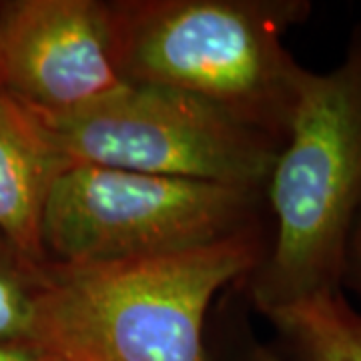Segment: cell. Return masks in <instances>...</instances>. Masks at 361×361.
I'll return each mask as SVG.
<instances>
[{"instance_id": "ba28073f", "label": "cell", "mask_w": 361, "mask_h": 361, "mask_svg": "<svg viewBox=\"0 0 361 361\" xmlns=\"http://www.w3.org/2000/svg\"><path fill=\"white\" fill-rule=\"evenodd\" d=\"M263 317L273 325L289 361H361V310L341 289Z\"/></svg>"}, {"instance_id": "5b68a950", "label": "cell", "mask_w": 361, "mask_h": 361, "mask_svg": "<svg viewBox=\"0 0 361 361\" xmlns=\"http://www.w3.org/2000/svg\"><path fill=\"white\" fill-rule=\"evenodd\" d=\"M37 118L68 167L123 169L263 193L283 145L191 97L142 85H125L68 115Z\"/></svg>"}, {"instance_id": "7a4b0ae2", "label": "cell", "mask_w": 361, "mask_h": 361, "mask_svg": "<svg viewBox=\"0 0 361 361\" xmlns=\"http://www.w3.org/2000/svg\"><path fill=\"white\" fill-rule=\"evenodd\" d=\"M310 0L109 2L116 66L129 85L191 97L285 141L305 68L285 35Z\"/></svg>"}, {"instance_id": "277c9868", "label": "cell", "mask_w": 361, "mask_h": 361, "mask_svg": "<svg viewBox=\"0 0 361 361\" xmlns=\"http://www.w3.org/2000/svg\"><path fill=\"white\" fill-rule=\"evenodd\" d=\"M269 233L265 193L207 180L71 165L42 219L49 263L159 257Z\"/></svg>"}, {"instance_id": "6da1fadb", "label": "cell", "mask_w": 361, "mask_h": 361, "mask_svg": "<svg viewBox=\"0 0 361 361\" xmlns=\"http://www.w3.org/2000/svg\"><path fill=\"white\" fill-rule=\"evenodd\" d=\"M269 245L255 233L159 257L47 265L32 349L44 361H209L207 315Z\"/></svg>"}, {"instance_id": "9c48e42d", "label": "cell", "mask_w": 361, "mask_h": 361, "mask_svg": "<svg viewBox=\"0 0 361 361\" xmlns=\"http://www.w3.org/2000/svg\"><path fill=\"white\" fill-rule=\"evenodd\" d=\"M47 265L26 259L0 237V348L35 351Z\"/></svg>"}, {"instance_id": "30bf717a", "label": "cell", "mask_w": 361, "mask_h": 361, "mask_svg": "<svg viewBox=\"0 0 361 361\" xmlns=\"http://www.w3.org/2000/svg\"><path fill=\"white\" fill-rule=\"evenodd\" d=\"M339 289L345 293H353L361 301V211L349 229L343 259H341V273H339Z\"/></svg>"}, {"instance_id": "8fae6325", "label": "cell", "mask_w": 361, "mask_h": 361, "mask_svg": "<svg viewBox=\"0 0 361 361\" xmlns=\"http://www.w3.org/2000/svg\"><path fill=\"white\" fill-rule=\"evenodd\" d=\"M0 361H44L37 351L30 349L0 348Z\"/></svg>"}, {"instance_id": "8992f818", "label": "cell", "mask_w": 361, "mask_h": 361, "mask_svg": "<svg viewBox=\"0 0 361 361\" xmlns=\"http://www.w3.org/2000/svg\"><path fill=\"white\" fill-rule=\"evenodd\" d=\"M129 85L116 66L109 2L2 0L0 92L44 118Z\"/></svg>"}, {"instance_id": "3957f363", "label": "cell", "mask_w": 361, "mask_h": 361, "mask_svg": "<svg viewBox=\"0 0 361 361\" xmlns=\"http://www.w3.org/2000/svg\"><path fill=\"white\" fill-rule=\"evenodd\" d=\"M265 205L269 245L245 281L253 307L265 315L337 291L361 211V23L339 65L305 68Z\"/></svg>"}, {"instance_id": "7c38bea8", "label": "cell", "mask_w": 361, "mask_h": 361, "mask_svg": "<svg viewBox=\"0 0 361 361\" xmlns=\"http://www.w3.org/2000/svg\"><path fill=\"white\" fill-rule=\"evenodd\" d=\"M243 361H289L283 357L281 353H277L275 349L263 348V345H253V348L247 351L245 360Z\"/></svg>"}, {"instance_id": "52a82bcc", "label": "cell", "mask_w": 361, "mask_h": 361, "mask_svg": "<svg viewBox=\"0 0 361 361\" xmlns=\"http://www.w3.org/2000/svg\"><path fill=\"white\" fill-rule=\"evenodd\" d=\"M66 167L39 118L0 92V237L39 265L44 209Z\"/></svg>"}]
</instances>
